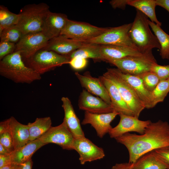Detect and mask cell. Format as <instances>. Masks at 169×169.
I'll list each match as a JSON object with an SVG mask.
<instances>
[{
	"label": "cell",
	"instance_id": "6da1fadb",
	"mask_svg": "<svg viewBox=\"0 0 169 169\" xmlns=\"http://www.w3.org/2000/svg\"><path fill=\"white\" fill-rule=\"evenodd\" d=\"M115 139L127 148L128 162L132 164L148 152L169 147V124L161 120L151 122L142 134L127 133Z\"/></svg>",
	"mask_w": 169,
	"mask_h": 169
},
{
	"label": "cell",
	"instance_id": "7a4b0ae2",
	"mask_svg": "<svg viewBox=\"0 0 169 169\" xmlns=\"http://www.w3.org/2000/svg\"><path fill=\"white\" fill-rule=\"evenodd\" d=\"M0 74L17 83L29 84L41 78L40 74L26 65L18 52L0 60Z\"/></svg>",
	"mask_w": 169,
	"mask_h": 169
},
{
	"label": "cell",
	"instance_id": "3957f363",
	"mask_svg": "<svg viewBox=\"0 0 169 169\" xmlns=\"http://www.w3.org/2000/svg\"><path fill=\"white\" fill-rule=\"evenodd\" d=\"M129 35L138 50L143 54L152 53L154 48L160 49L161 46L155 35L150 29L148 17L138 10Z\"/></svg>",
	"mask_w": 169,
	"mask_h": 169
},
{
	"label": "cell",
	"instance_id": "277c9868",
	"mask_svg": "<svg viewBox=\"0 0 169 169\" xmlns=\"http://www.w3.org/2000/svg\"><path fill=\"white\" fill-rule=\"evenodd\" d=\"M50 11L49 6L44 3L27 4L19 13L20 18L17 25L23 34L41 32L45 19Z\"/></svg>",
	"mask_w": 169,
	"mask_h": 169
},
{
	"label": "cell",
	"instance_id": "5b68a950",
	"mask_svg": "<svg viewBox=\"0 0 169 169\" xmlns=\"http://www.w3.org/2000/svg\"><path fill=\"white\" fill-rule=\"evenodd\" d=\"M70 60L67 56L53 51L41 49L23 61L27 66L41 75L57 67L69 64Z\"/></svg>",
	"mask_w": 169,
	"mask_h": 169
},
{
	"label": "cell",
	"instance_id": "8992f818",
	"mask_svg": "<svg viewBox=\"0 0 169 169\" xmlns=\"http://www.w3.org/2000/svg\"><path fill=\"white\" fill-rule=\"evenodd\" d=\"M124 73L138 75L151 71L152 66L157 63L152 52L138 56H129L109 61Z\"/></svg>",
	"mask_w": 169,
	"mask_h": 169
},
{
	"label": "cell",
	"instance_id": "52a82bcc",
	"mask_svg": "<svg viewBox=\"0 0 169 169\" xmlns=\"http://www.w3.org/2000/svg\"><path fill=\"white\" fill-rule=\"evenodd\" d=\"M132 25V23H131L118 27H109L106 31L96 37L81 41L87 43L98 44L122 45L138 50L129 35Z\"/></svg>",
	"mask_w": 169,
	"mask_h": 169
},
{
	"label": "cell",
	"instance_id": "ba28073f",
	"mask_svg": "<svg viewBox=\"0 0 169 169\" xmlns=\"http://www.w3.org/2000/svg\"><path fill=\"white\" fill-rule=\"evenodd\" d=\"M103 75L114 83L134 116L138 118L141 111L146 108L134 90L110 68H108Z\"/></svg>",
	"mask_w": 169,
	"mask_h": 169
},
{
	"label": "cell",
	"instance_id": "9c48e42d",
	"mask_svg": "<svg viewBox=\"0 0 169 169\" xmlns=\"http://www.w3.org/2000/svg\"><path fill=\"white\" fill-rule=\"evenodd\" d=\"M109 28L99 27L87 23L68 19L60 35L81 41L96 37L106 31Z\"/></svg>",
	"mask_w": 169,
	"mask_h": 169
},
{
	"label": "cell",
	"instance_id": "30bf717a",
	"mask_svg": "<svg viewBox=\"0 0 169 169\" xmlns=\"http://www.w3.org/2000/svg\"><path fill=\"white\" fill-rule=\"evenodd\" d=\"M48 41L42 32L23 34L16 44L14 52H19L23 60L42 49Z\"/></svg>",
	"mask_w": 169,
	"mask_h": 169
},
{
	"label": "cell",
	"instance_id": "8fae6325",
	"mask_svg": "<svg viewBox=\"0 0 169 169\" xmlns=\"http://www.w3.org/2000/svg\"><path fill=\"white\" fill-rule=\"evenodd\" d=\"M38 139L46 144L53 143L64 149L73 150L74 138L63 121L58 126H51Z\"/></svg>",
	"mask_w": 169,
	"mask_h": 169
},
{
	"label": "cell",
	"instance_id": "7c38bea8",
	"mask_svg": "<svg viewBox=\"0 0 169 169\" xmlns=\"http://www.w3.org/2000/svg\"><path fill=\"white\" fill-rule=\"evenodd\" d=\"M120 120L115 127L112 128L109 132L111 138H115L130 132H135L141 135L144 133L151 123L150 120H141L134 116L120 114Z\"/></svg>",
	"mask_w": 169,
	"mask_h": 169
},
{
	"label": "cell",
	"instance_id": "4fadbf2b",
	"mask_svg": "<svg viewBox=\"0 0 169 169\" xmlns=\"http://www.w3.org/2000/svg\"><path fill=\"white\" fill-rule=\"evenodd\" d=\"M73 149L78 152L81 165L103 158L105 156L103 149L98 146L85 137L74 139Z\"/></svg>",
	"mask_w": 169,
	"mask_h": 169
},
{
	"label": "cell",
	"instance_id": "5bb4252c",
	"mask_svg": "<svg viewBox=\"0 0 169 169\" xmlns=\"http://www.w3.org/2000/svg\"><path fill=\"white\" fill-rule=\"evenodd\" d=\"M120 114L115 111L102 114H93L85 111L81 124L91 125L96 131L97 136L102 138L112 128L111 122Z\"/></svg>",
	"mask_w": 169,
	"mask_h": 169
},
{
	"label": "cell",
	"instance_id": "9a60e30c",
	"mask_svg": "<svg viewBox=\"0 0 169 169\" xmlns=\"http://www.w3.org/2000/svg\"><path fill=\"white\" fill-rule=\"evenodd\" d=\"M78 106L80 110L93 114H105L114 111L110 105L85 89L83 90L80 94Z\"/></svg>",
	"mask_w": 169,
	"mask_h": 169
},
{
	"label": "cell",
	"instance_id": "2e32d148",
	"mask_svg": "<svg viewBox=\"0 0 169 169\" xmlns=\"http://www.w3.org/2000/svg\"><path fill=\"white\" fill-rule=\"evenodd\" d=\"M81 86L90 93L99 97L111 105V100L105 87L98 77H93L90 72L86 71L82 75L78 72L75 73Z\"/></svg>",
	"mask_w": 169,
	"mask_h": 169
},
{
	"label": "cell",
	"instance_id": "e0dca14e",
	"mask_svg": "<svg viewBox=\"0 0 169 169\" xmlns=\"http://www.w3.org/2000/svg\"><path fill=\"white\" fill-rule=\"evenodd\" d=\"M86 43L60 35L49 40L42 49L53 51L61 55L68 56Z\"/></svg>",
	"mask_w": 169,
	"mask_h": 169
},
{
	"label": "cell",
	"instance_id": "ac0fdd59",
	"mask_svg": "<svg viewBox=\"0 0 169 169\" xmlns=\"http://www.w3.org/2000/svg\"><path fill=\"white\" fill-rule=\"evenodd\" d=\"M68 19L65 14L50 11L44 20L42 32L49 40L59 36Z\"/></svg>",
	"mask_w": 169,
	"mask_h": 169
},
{
	"label": "cell",
	"instance_id": "d6986e66",
	"mask_svg": "<svg viewBox=\"0 0 169 169\" xmlns=\"http://www.w3.org/2000/svg\"><path fill=\"white\" fill-rule=\"evenodd\" d=\"M110 69L131 87L144 104L146 108H152L151 93L146 89L139 77L137 75L124 73L117 68Z\"/></svg>",
	"mask_w": 169,
	"mask_h": 169
},
{
	"label": "cell",
	"instance_id": "ffe728a7",
	"mask_svg": "<svg viewBox=\"0 0 169 169\" xmlns=\"http://www.w3.org/2000/svg\"><path fill=\"white\" fill-rule=\"evenodd\" d=\"M100 51L103 61L107 62L127 57L140 56L144 54L132 48L116 45L100 44Z\"/></svg>",
	"mask_w": 169,
	"mask_h": 169
},
{
	"label": "cell",
	"instance_id": "44dd1931",
	"mask_svg": "<svg viewBox=\"0 0 169 169\" xmlns=\"http://www.w3.org/2000/svg\"><path fill=\"white\" fill-rule=\"evenodd\" d=\"M62 107L64 111L63 121L71 132L74 139L85 137L80 121L77 116L70 100L67 97L61 98Z\"/></svg>",
	"mask_w": 169,
	"mask_h": 169
},
{
	"label": "cell",
	"instance_id": "7402d4cb",
	"mask_svg": "<svg viewBox=\"0 0 169 169\" xmlns=\"http://www.w3.org/2000/svg\"><path fill=\"white\" fill-rule=\"evenodd\" d=\"M99 78L108 91L111 100V106L114 111L120 114L134 116L114 83L103 75L99 76Z\"/></svg>",
	"mask_w": 169,
	"mask_h": 169
},
{
	"label": "cell",
	"instance_id": "603a6c76",
	"mask_svg": "<svg viewBox=\"0 0 169 169\" xmlns=\"http://www.w3.org/2000/svg\"><path fill=\"white\" fill-rule=\"evenodd\" d=\"M8 120V131L12 138L14 150L28 143L29 133L28 125L20 123L13 116Z\"/></svg>",
	"mask_w": 169,
	"mask_h": 169
},
{
	"label": "cell",
	"instance_id": "cb8c5ba5",
	"mask_svg": "<svg viewBox=\"0 0 169 169\" xmlns=\"http://www.w3.org/2000/svg\"><path fill=\"white\" fill-rule=\"evenodd\" d=\"M134 169H167L169 165L160 156L155 150L140 157L131 164Z\"/></svg>",
	"mask_w": 169,
	"mask_h": 169
},
{
	"label": "cell",
	"instance_id": "d4e9b609",
	"mask_svg": "<svg viewBox=\"0 0 169 169\" xmlns=\"http://www.w3.org/2000/svg\"><path fill=\"white\" fill-rule=\"evenodd\" d=\"M46 145V144L38 139L14 149L10 155L12 163H20L31 159L34 153Z\"/></svg>",
	"mask_w": 169,
	"mask_h": 169
},
{
	"label": "cell",
	"instance_id": "484cf974",
	"mask_svg": "<svg viewBox=\"0 0 169 169\" xmlns=\"http://www.w3.org/2000/svg\"><path fill=\"white\" fill-rule=\"evenodd\" d=\"M127 5L136 8L149 18L151 21L161 26V23L158 20L156 15L155 8L157 5L156 0H128Z\"/></svg>",
	"mask_w": 169,
	"mask_h": 169
},
{
	"label": "cell",
	"instance_id": "4316f807",
	"mask_svg": "<svg viewBox=\"0 0 169 169\" xmlns=\"http://www.w3.org/2000/svg\"><path fill=\"white\" fill-rule=\"evenodd\" d=\"M27 125L30 142L38 139L45 133L52 126V121L49 117L37 118L34 122Z\"/></svg>",
	"mask_w": 169,
	"mask_h": 169
},
{
	"label": "cell",
	"instance_id": "83f0119b",
	"mask_svg": "<svg viewBox=\"0 0 169 169\" xmlns=\"http://www.w3.org/2000/svg\"><path fill=\"white\" fill-rule=\"evenodd\" d=\"M70 60L76 57L87 59L90 58L96 60L103 61L100 51V44L86 43L76 50L68 56Z\"/></svg>",
	"mask_w": 169,
	"mask_h": 169
},
{
	"label": "cell",
	"instance_id": "f1b7e54d",
	"mask_svg": "<svg viewBox=\"0 0 169 169\" xmlns=\"http://www.w3.org/2000/svg\"><path fill=\"white\" fill-rule=\"evenodd\" d=\"M149 24L160 44V55L163 59H169V35L155 23L148 20Z\"/></svg>",
	"mask_w": 169,
	"mask_h": 169
},
{
	"label": "cell",
	"instance_id": "f546056e",
	"mask_svg": "<svg viewBox=\"0 0 169 169\" xmlns=\"http://www.w3.org/2000/svg\"><path fill=\"white\" fill-rule=\"evenodd\" d=\"M20 14L10 11L6 7L0 6V33L7 28L17 25L19 21Z\"/></svg>",
	"mask_w": 169,
	"mask_h": 169
},
{
	"label": "cell",
	"instance_id": "4dcf8cb0",
	"mask_svg": "<svg viewBox=\"0 0 169 169\" xmlns=\"http://www.w3.org/2000/svg\"><path fill=\"white\" fill-rule=\"evenodd\" d=\"M169 92V83L167 79L160 80L155 89L151 92V108L159 103L162 102Z\"/></svg>",
	"mask_w": 169,
	"mask_h": 169
},
{
	"label": "cell",
	"instance_id": "1f68e13d",
	"mask_svg": "<svg viewBox=\"0 0 169 169\" xmlns=\"http://www.w3.org/2000/svg\"><path fill=\"white\" fill-rule=\"evenodd\" d=\"M23 34L17 25L4 29L0 33V41H6L16 44Z\"/></svg>",
	"mask_w": 169,
	"mask_h": 169
},
{
	"label": "cell",
	"instance_id": "d6a6232c",
	"mask_svg": "<svg viewBox=\"0 0 169 169\" xmlns=\"http://www.w3.org/2000/svg\"><path fill=\"white\" fill-rule=\"evenodd\" d=\"M141 79L146 89L151 92L160 81L157 75L153 72L149 71L136 75Z\"/></svg>",
	"mask_w": 169,
	"mask_h": 169
},
{
	"label": "cell",
	"instance_id": "836d02e7",
	"mask_svg": "<svg viewBox=\"0 0 169 169\" xmlns=\"http://www.w3.org/2000/svg\"><path fill=\"white\" fill-rule=\"evenodd\" d=\"M155 73L160 81L168 79L169 78V65H161L157 63L154 64L151 69Z\"/></svg>",
	"mask_w": 169,
	"mask_h": 169
},
{
	"label": "cell",
	"instance_id": "e575fe53",
	"mask_svg": "<svg viewBox=\"0 0 169 169\" xmlns=\"http://www.w3.org/2000/svg\"><path fill=\"white\" fill-rule=\"evenodd\" d=\"M16 44L6 41H0V60L14 52Z\"/></svg>",
	"mask_w": 169,
	"mask_h": 169
},
{
	"label": "cell",
	"instance_id": "d590c367",
	"mask_svg": "<svg viewBox=\"0 0 169 169\" xmlns=\"http://www.w3.org/2000/svg\"><path fill=\"white\" fill-rule=\"evenodd\" d=\"M0 144L12 152L14 150L13 141L8 131L0 134Z\"/></svg>",
	"mask_w": 169,
	"mask_h": 169
},
{
	"label": "cell",
	"instance_id": "8d00e7d4",
	"mask_svg": "<svg viewBox=\"0 0 169 169\" xmlns=\"http://www.w3.org/2000/svg\"><path fill=\"white\" fill-rule=\"evenodd\" d=\"M87 63V61L86 59L76 57L71 59L69 64L73 69L80 70L85 67Z\"/></svg>",
	"mask_w": 169,
	"mask_h": 169
},
{
	"label": "cell",
	"instance_id": "74e56055",
	"mask_svg": "<svg viewBox=\"0 0 169 169\" xmlns=\"http://www.w3.org/2000/svg\"><path fill=\"white\" fill-rule=\"evenodd\" d=\"M33 162L32 159L24 162L20 163H12L13 169H32Z\"/></svg>",
	"mask_w": 169,
	"mask_h": 169
},
{
	"label": "cell",
	"instance_id": "f35d334b",
	"mask_svg": "<svg viewBox=\"0 0 169 169\" xmlns=\"http://www.w3.org/2000/svg\"><path fill=\"white\" fill-rule=\"evenodd\" d=\"M128 0H113L110 2L112 7L115 9L117 8L122 9H125Z\"/></svg>",
	"mask_w": 169,
	"mask_h": 169
},
{
	"label": "cell",
	"instance_id": "ab89813d",
	"mask_svg": "<svg viewBox=\"0 0 169 169\" xmlns=\"http://www.w3.org/2000/svg\"><path fill=\"white\" fill-rule=\"evenodd\" d=\"M155 151L169 165V149L163 148Z\"/></svg>",
	"mask_w": 169,
	"mask_h": 169
},
{
	"label": "cell",
	"instance_id": "60d3db41",
	"mask_svg": "<svg viewBox=\"0 0 169 169\" xmlns=\"http://www.w3.org/2000/svg\"><path fill=\"white\" fill-rule=\"evenodd\" d=\"M12 163L10 156H4L0 155V168Z\"/></svg>",
	"mask_w": 169,
	"mask_h": 169
},
{
	"label": "cell",
	"instance_id": "b9f144b4",
	"mask_svg": "<svg viewBox=\"0 0 169 169\" xmlns=\"http://www.w3.org/2000/svg\"><path fill=\"white\" fill-rule=\"evenodd\" d=\"M111 169H134L132 164L128 163H116L112 166Z\"/></svg>",
	"mask_w": 169,
	"mask_h": 169
},
{
	"label": "cell",
	"instance_id": "7bdbcfd3",
	"mask_svg": "<svg viewBox=\"0 0 169 169\" xmlns=\"http://www.w3.org/2000/svg\"><path fill=\"white\" fill-rule=\"evenodd\" d=\"M157 6H160L169 13V0H156Z\"/></svg>",
	"mask_w": 169,
	"mask_h": 169
},
{
	"label": "cell",
	"instance_id": "ee69618b",
	"mask_svg": "<svg viewBox=\"0 0 169 169\" xmlns=\"http://www.w3.org/2000/svg\"><path fill=\"white\" fill-rule=\"evenodd\" d=\"M8 131V119L0 123V134Z\"/></svg>",
	"mask_w": 169,
	"mask_h": 169
},
{
	"label": "cell",
	"instance_id": "f6af8a7d",
	"mask_svg": "<svg viewBox=\"0 0 169 169\" xmlns=\"http://www.w3.org/2000/svg\"><path fill=\"white\" fill-rule=\"evenodd\" d=\"M12 152L0 144V155L4 156L10 155Z\"/></svg>",
	"mask_w": 169,
	"mask_h": 169
},
{
	"label": "cell",
	"instance_id": "bcb514c9",
	"mask_svg": "<svg viewBox=\"0 0 169 169\" xmlns=\"http://www.w3.org/2000/svg\"><path fill=\"white\" fill-rule=\"evenodd\" d=\"M11 164L10 165L3 167L0 168V169H13L11 166Z\"/></svg>",
	"mask_w": 169,
	"mask_h": 169
},
{
	"label": "cell",
	"instance_id": "7dc6e473",
	"mask_svg": "<svg viewBox=\"0 0 169 169\" xmlns=\"http://www.w3.org/2000/svg\"><path fill=\"white\" fill-rule=\"evenodd\" d=\"M165 148L167 149H169V147H166V148Z\"/></svg>",
	"mask_w": 169,
	"mask_h": 169
},
{
	"label": "cell",
	"instance_id": "c3c4849f",
	"mask_svg": "<svg viewBox=\"0 0 169 169\" xmlns=\"http://www.w3.org/2000/svg\"><path fill=\"white\" fill-rule=\"evenodd\" d=\"M168 81V82L169 83V78H168V79H167Z\"/></svg>",
	"mask_w": 169,
	"mask_h": 169
},
{
	"label": "cell",
	"instance_id": "681fc988",
	"mask_svg": "<svg viewBox=\"0 0 169 169\" xmlns=\"http://www.w3.org/2000/svg\"><path fill=\"white\" fill-rule=\"evenodd\" d=\"M169 169V168H168V169Z\"/></svg>",
	"mask_w": 169,
	"mask_h": 169
}]
</instances>
